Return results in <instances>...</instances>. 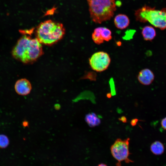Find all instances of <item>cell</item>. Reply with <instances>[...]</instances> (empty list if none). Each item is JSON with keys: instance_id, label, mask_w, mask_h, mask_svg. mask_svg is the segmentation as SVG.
I'll list each match as a JSON object with an SVG mask.
<instances>
[{"instance_id": "obj_1", "label": "cell", "mask_w": 166, "mask_h": 166, "mask_svg": "<svg viewBox=\"0 0 166 166\" xmlns=\"http://www.w3.org/2000/svg\"><path fill=\"white\" fill-rule=\"evenodd\" d=\"M41 43L37 38H31L24 35L17 41L12 51V54L15 59L25 64L33 62L42 53Z\"/></svg>"}, {"instance_id": "obj_2", "label": "cell", "mask_w": 166, "mask_h": 166, "mask_svg": "<svg viewBox=\"0 0 166 166\" xmlns=\"http://www.w3.org/2000/svg\"><path fill=\"white\" fill-rule=\"evenodd\" d=\"M65 29L61 23L49 20L41 23L36 30L37 38L41 43L51 45L63 37Z\"/></svg>"}, {"instance_id": "obj_3", "label": "cell", "mask_w": 166, "mask_h": 166, "mask_svg": "<svg viewBox=\"0 0 166 166\" xmlns=\"http://www.w3.org/2000/svg\"><path fill=\"white\" fill-rule=\"evenodd\" d=\"M92 20L96 23L110 19L116 10L115 0H87Z\"/></svg>"}, {"instance_id": "obj_4", "label": "cell", "mask_w": 166, "mask_h": 166, "mask_svg": "<svg viewBox=\"0 0 166 166\" xmlns=\"http://www.w3.org/2000/svg\"><path fill=\"white\" fill-rule=\"evenodd\" d=\"M135 15L137 21L148 22L161 30L166 29V8L159 10L145 6L136 10Z\"/></svg>"}, {"instance_id": "obj_5", "label": "cell", "mask_w": 166, "mask_h": 166, "mask_svg": "<svg viewBox=\"0 0 166 166\" xmlns=\"http://www.w3.org/2000/svg\"><path fill=\"white\" fill-rule=\"evenodd\" d=\"M130 138L122 140L117 138L110 147L111 153L113 157L117 160V166H121V162L124 161L126 163L133 162L129 158L130 154L129 150Z\"/></svg>"}, {"instance_id": "obj_6", "label": "cell", "mask_w": 166, "mask_h": 166, "mask_svg": "<svg viewBox=\"0 0 166 166\" xmlns=\"http://www.w3.org/2000/svg\"><path fill=\"white\" fill-rule=\"evenodd\" d=\"M111 62L109 54L104 51H99L93 54L89 59V63L92 69L97 72L106 70Z\"/></svg>"}, {"instance_id": "obj_7", "label": "cell", "mask_w": 166, "mask_h": 166, "mask_svg": "<svg viewBox=\"0 0 166 166\" xmlns=\"http://www.w3.org/2000/svg\"><path fill=\"white\" fill-rule=\"evenodd\" d=\"M14 89L18 94L25 96L30 93L32 89V86L29 81L25 78H22L16 82Z\"/></svg>"}, {"instance_id": "obj_8", "label": "cell", "mask_w": 166, "mask_h": 166, "mask_svg": "<svg viewBox=\"0 0 166 166\" xmlns=\"http://www.w3.org/2000/svg\"><path fill=\"white\" fill-rule=\"evenodd\" d=\"M154 75L152 72L148 69L141 70L139 73L137 79L139 82L144 85H149L152 82Z\"/></svg>"}, {"instance_id": "obj_9", "label": "cell", "mask_w": 166, "mask_h": 166, "mask_svg": "<svg viewBox=\"0 0 166 166\" xmlns=\"http://www.w3.org/2000/svg\"><path fill=\"white\" fill-rule=\"evenodd\" d=\"M114 22L116 27L120 30L126 28L130 23L128 17L123 14H119L117 15L114 18Z\"/></svg>"}, {"instance_id": "obj_10", "label": "cell", "mask_w": 166, "mask_h": 166, "mask_svg": "<svg viewBox=\"0 0 166 166\" xmlns=\"http://www.w3.org/2000/svg\"><path fill=\"white\" fill-rule=\"evenodd\" d=\"M141 33L144 39L146 41H151L156 36V31L151 26H147L143 27Z\"/></svg>"}, {"instance_id": "obj_11", "label": "cell", "mask_w": 166, "mask_h": 166, "mask_svg": "<svg viewBox=\"0 0 166 166\" xmlns=\"http://www.w3.org/2000/svg\"><path fill=\"white\" fill-rule=\"evenodd\" d=\"M85 120L89 125L91 127L98 126L101 123L100 119L94 113H90L87 115Z\"/></svg>"}, {"instance_id": "obj_12", "label": "cell", "mask_w": 166, "mask_h": 166, "mask_svg": "<svg viewBox=\"0 0 166 166\" xmlns=\"http://www.w3.org/2000/svg\"><path fill=\"white\" fill-rule=\"evenodd\" d=\"M150 150L154 154L161 155L164 150L163 144L159 141H156L152 143L150 146Z\"/></svg>"}, {"instance_id": "obj_13", "label": "cell", "mask_w": 166, "mask_h": 166, "mask_svg": "<svg viewBox=\"0 0 166 166\" xmlns=\"http://www.w3.org/2000/svg\"><path fill=\"white\" fill-rule=\"evenodd\" d=\"M100 35L104 41H109L112 39V32L109 29L105 27H100Z\"/></svg>"}, {"instance_id": "obj_14", "label": "cell", "mask_w": 166, "mask_h": 166, "mask_svg": "<svg viewBox=\"0 0 166 166\" xmlns=\"http://www.w3.org/2000/svg\"><path fill=\"white\" fill-rule=\"evenodd\" d=\"M92 37L93 41L97 44H101L104 42L100 35V27L94 30Z\"/></svg>"}, {"instance_id": "obj_15", "label": "cell", "mask_w": 166, "mask_h": 166, "mask_svg": "<svg viewBox=\"0 0 166 166\" xmlns=\"http://www.w3.org/2000/svg\"><path fill=\"white\" fill-rule=\"evenodd\" d=\"M9 140L7 136L4 134L0 135V148H5L8 146Z\"/></svg>"}, {"instance_id": "obj_16", "label": "cell", "mask_w": 166, "mask_h": 166, "mask_svg": "<svg viewBox=\"0 0 166 166\" xmlns=\"http://www.w3.org/2000/svg\"><path fill=\"white\" fill-rule=\"evenodd\" d=\"M161 125L162 128L166 130V117L163 118L161 121Z\"/></svg>"}, {"instance_id": "obj_17", "label": "cell", "mask_w": 166, "mask_h": 166, "mask_svg": "<svg viewBox=\"0 0 166 166\" xmlns=\"http://www.w3.org/2000/svg\"><path fill=\"white\" fill-rule=\"evenodd\" d=\"M137 119H134L132 120L131 122V124L132 125H134L136 124L137 122Z\"/></svg>"}, {"instance_id": "obj_18", "label": "cell", "mask_w": 166, "mask_h": 166, "mask_svg": "<svg viewBox=\"0 0 166 166\" xmlns=\"http://www.w3.org/2000/svg\"><path fill=\"white\" fill-rule=\"evenodd\" d=\"M121 120L123 122H126L127 120L126 118L124 117H122L121 118Z\"/></svg>"}, {"instance_id": "obj_19", "label": "cell", "mask_w": 166, "mask_h": 166, "mask_svg": "<svg viewBox=\"0 0 166 166\" xmlns=\"http://www.w3.org/2000/svg\"><path fill=\"white\" fill-rule=\"evenodd\" d=\"M97 166H108L106 164L104 163H101L99 164Z\"/></svg>"}]
</instances>
